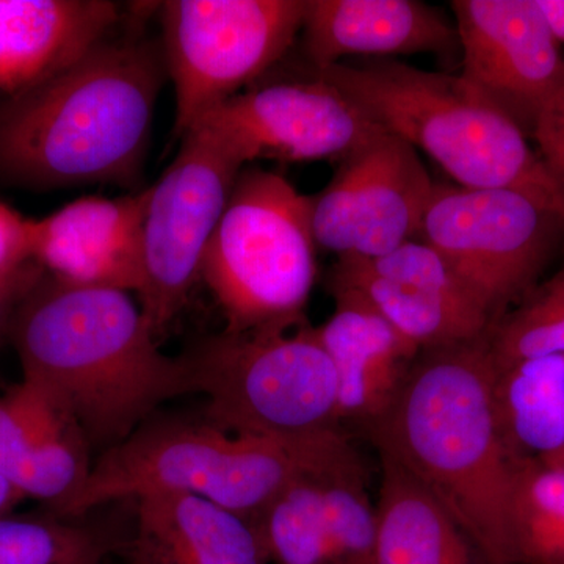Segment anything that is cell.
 <instances>
[{
  "label": "cell",
  "mask_w": 564,
  "mask_h": 564,
  "mask_svg": "<svg viewBox=\"0 0 564 564\" xmlns=\"http://www.w3.org/2000/svg\"><path fill=\"white\" fill-rule=\"evenodd\" d=\"M494 381L489 332L422 350L369 432L380 455L400 464L443 505L485 564H513L516 459L497 422Z\"/></svg>",
  "instance_id": "6da1fadb"
},
{
  "label": "cell",
  "mask_w": 564,
  "mask_h": 564,
  "mask_svg": "<svg viewBox=\"0 0 564 564\" xmlns=\"http://www.w3.org/2000/svg\"><path fill=\"white\" fill-rule=\"evenodd\" d=\"M132 295L46 273L9 333L22 378L44 386L76 415L90 444L107 448L163 403L195 393L187 359L162 352Z\"/></svg>",
  "instance_id": "7a4b0ae2"
},
{
  "label": "cell",
  "mask_w": 564,
  "mask_h": 564,
  "mask_svg": "<svg viewBox=\"0 0 564 564\" xmlns=\"http://www.w3.org/2000/svg\"><path fill=\"white\" fill-rule=\"evenodd\" d=\"M161 46L111 33L80 61L0 104V180L21 187L131 185L165 79Z\"/></svg>",
  "instance_id": "3957f363"
},
{
  "label": "cell",
  "mask_w": 564,
  "mask_h": 564,
  "mask_svg": "<svg viewBox=\"0 0 564 564\" xmlns=\"http://www.w3.org/2000/svg\"><path fill=\"white\" fill-rule=\"evenodd\" d=\"M367 120L425 152L459 187L524 193L564 223V195L524 129L462 76L393 61L314 68Z\"/></svg>",
  "instance_id": "277c9868"
},
{
  "label": "cell",
  "mask_w": 564,
  "mask_h": 564,
  "mask_svg": "<svg viewBox=\"0 0 564 564\" xmlns=\"http://www.w3.org/2000/svg\"><path fill=\"white\" fill-rule=\"evenodd\" d=\"M350 443L340 430L302 441L234 434L210 422L150 419L93 463L80 491L55 516L151 494H187L254 522L293 478Z\"/></svg>",
  "instance_id": "5b68a950"
},
{
  "label": "cell",
  "mask_w": 564,
  "mask_h": 564,
  "mask_svg": "<svg viewBox=\"0 0 564 564\" xmlns=\"http://www.w3.org/2000/svg\"><path fill=\"white\" fill-rule=\"evenodd\" d=\"M206 421L225 432L302 441L340 430L339 383L306 318L223 332L185 355Z\"/></svg>",
  "instance_id": "8992f818"
},
{
  "label": "cell",
  "mask_w": 564,
  "mask_h": 564,
  "mask_svg": "<svg viewBox=\"0 0 564 564\" xmlns=\"http://www.w3.org/2000/svg\"><path fill=\"white\" fill-rule=\"evenodd\" d=\"M310 196L280 174L242 170L206 256L202 280L245 333L304 321L317 278Z\"/></svg>",
  "instance_id": "52a82bcc"
},
{
  "label": "cell",
  "mask_w": 564,
  "mask_h": 564,
  "mask_svg": "<svg viewBox=\"0 0 564 564\" xmlns=\"http://www.w3.org/2000/svg\"><path fill=\"white\" fill-rule=\"evenodd\" d=\"M306 0H169L159 6L162 55L176 96L174 132L248 90L302 32Z\"/></svg>",
  "instance_id": "ba28073f"
},
{
  "label": "cell",
  "mask_w": 564,
  "mask_h": 564,
  "mask_svg": "<svg viewBox=\"0 0 564 564\" xmlns=\"http://www.w3.org/2000/svg\"><path fill=\"white\" fill-rule=\"evenodd\" d=\"M172 165L147 188L141 225V311L155 339L182 313L245 163L206 122L182 137Z\"/></svg>",
  "instance_id": "9c48e42d"
},
{
  "label": "cell",
  "mask_w": 564,
  "mask_h": 564,
  "mask_svg": "<svg viewBox=\"0 0 564 564\" xmlns=\"http://www.w3.org/2000/svg\"><path fill=\"white\" fill-rule=\"evenodd\" d=\"M560 218L524 193L434 185L419 240L440 252L492 325L530 291Z\"/></svg>",
  "instance_id": "30bf717a"
},
{
  "label": "cell",
  "mask_w": 564,
  "mask_h": 564,
  "mask_svg": "<svg viewBox=\"0 0 564 564\" xmlns=\"http://www.w3.org/2000/svg\"><path fill=\"white\" fill-rule=\"evenodd\" d=\"M434 185L406 141L378 132L310 196L315 243L339 258L373 259L417 239Z\"/></svg>",
  "instance_id": "8fae6325"
},
{
  "label": "cell",
  "mask_w": 564,
  "mask_h": 564,
  "mask_svg": "<svg viewBox=\"0 0 564 564\" xmlns=\"http://www.w3.org/2000/svg\"><path fill=\"white\" fill-rule=\"evenodd\" d=\"M199 122L220 133L245 165L340 162L383 131L314 68L306 79L254 84Z\"/></svg>",
  "instance_id": "7c38bea8"
},
{
  "label": "cell",
  "mask_w": 564,
  "mask_h": 564,
  "mask_svg": "<svg viewBox=\"0 0 564 564\" xmlns=\"http://www.w3.org/2000/svg\"><path fill=\"white\" fill-rule=\"evenodd\" d=\"M252 524L274 564H373L375 505L352 445L293 478Z\"/></svg>",
  "instance_id": "4fadbf2b"
},
{
  "label": "cell",
  "mask_w": 564,
  "mask_h": 564,
  "mask_svg": "<svg viewBox=\"0 0 564 564\" xmlns=\"http://www.w3.org/2000/svg\"><path fill=\"white\" fill-rule=\"evenodd\" d=\"M463 73L522 129L564 79L558 41L536 0H455Z\"/></svg>",
  "instance_id": "5bb4252c"
},
{
  "label": "cell",
  "mask_w": 564,
  "mask_h": 564,
  "mask_svg": "<svg viewBox=\"0 0 564 564\" xmlns=\"http://www.w3.org/2000/svg\"><path fill=\"white\" fill-rule=\"evenodd\" d=\"M329 284L361 296L421 350L477 339L492 326L440 252L419 239L380 258H339Z\"/></svg>",
  "instance_id": "9a60e30c"
},
{
  "label": "cell",
  "mask_w": 564,
  "mask_h": 564,
  "mask_svg": "<svg viewBox=\"0 0 564 564\" xmlns=\"http://www.w3.org/2000/svg\"><path fill=\"white\" fill-rule=\"evenodd\" d=\"M147 191L87 196L32 220V259L55 280L135 295Z\"/></svg>",
  "instance_id": "2e32d148"
},
{
  "label": "cell",
  "mask_w": 564,
  "mask_h": 564,
  "mask_svg": "<svg viewBox=\"0 0 564 564\" xmlns=\"http://www.w3.org/2000/svg\"><path fill=\"white\" fill-rule=\"evenodd\" d=\"M90 445L76 415L36 381L22 378L0 395V474L25 499L68 502L90 475Z\"/></svg>",
  "instance_id": "e0dca14e"
},
{
  "label": "cell",
  "mask_w": 564,
  "mask_h": 564,
  "mask_svg": "<svg viewBox=\"0 0 564 564\" xmlns=\"http://www.w3.org/2000/svg\"><path fill=\"white\" fill-rule=\"evenodd\" d=\"M120 22L109 0H0V93L14 98L58 76Z\"/></svg>",
  "instance_id": "ac0fdd59"
},
{
  "label": "cell",
  "mask_w": 564,
  "mask_h": 564,
  "mask_svg": "<svg viewBox=\"0 0 564 564\" xmlns=\"http://www.w3.org/2000/svg\"><path fill=\"white\" fill-rule=\"evenodd\" d=\"M303 44L313 68L351 55L447 54L455 25L417 0H306Z\"/></svg>",
  "instance_id": "d6986e66"
},
{
  "label": "cell",
  "mask_w": 564,
  "mask_h": 564,
  "mask_svg": "<svg viewBox=\"0 0 564 564\" xmlns=\"http://www.w3.org/2000/svg\"><path fill=\"white\" fill-rule=\"evenodd\" d=\"M135 502L126 564H269L261 534L242 516L202 497L151 494Z\"/></svg>",
  "instance_id": "ffe728a7"
},
{
  "label": "cell",
  "mask_w": 564,
  "mask_h": 564,
  "mask_svg": "<svg viewBox=\"0 0 564 564\" xmlns=\"http://www.w3.org/2000/svg\"><path fill=\"white\" fill-rule=\"evenodd\" d=\"M332 293L334 313L317 333L336 370L340 419L369 426L391 406L422 350L355 292Z\"/></svg>",
  "instance_id": "44dd1931"
},
{
  "label": "cell",
  "mask_w": 564,
  "mask_h": 564,
  "mask_svg": "<svg viewBox=\"0 0 564 564\" xmlns=\"http://www.w3.org/2000/svg\"><path fill=\"white\" fill-rule=\"evenodd\" d=\"M381 456L373 564H477L470 541L433 494Z\"/></svg>",
  "instance_id": "7402d4cb"
},
{
  "label": "cell",
  "mask_w": 564,
  "mask_h": 564,
  "mask_svg": "<svg viewBox=\"0 0 564 564\" xmlns=\"http://www.w3.org/2000/svg\"><path fill=\"white\" fill-rule=\"evenodd\" d=\"M494 404L514 459H544L564 448V355L496 369Z\"/></svg>",
  "instance_id": "603a6c76"
},
{
  "label": "cell",
  "mask_w": 564,
  "mask_h": 564,
  "mask_svg": "<svg viewBox=\"0 0 564 564\" xmlns=\"http://www.w3.org/2000/svg\"><path fill=\"white\" fill-rule=\"evenodd\" d=\"M513 564H564V470L516 459L510 497Z\"/></svg>",
  "instance_id": "cb8c5ba5"
},
{
  "label": "cell",
  "mask_w": 564,
  "mask_h": 564,
  "mask_svg": "<svg viewBox=\"0 0 564 564\" xmlns=\"http://www.w3.org/2000/svg\"><path fill=\"white\" fill-rule=\"evenodd\" d=\"M124 536L52 513L0 518V564H110Z\"/></svg>",
  "instance_id": "d4e9b609"
},
{
  "label": "cell",
  "mask_w": 564,
  "mask_h": 564,
  "mask_svg": "<svg viewBox=\"0 0 564 564\" xmlns=\"http://www.w3.org/2000/svg\"><path fill=\"white\" fill-rule=\"evenodd\" d=\"M496 369L543 356L564 355V267L489 328Z\"/></svg>",
  "instance_id": "484cf974"
},
{
  "label": "cell",
  "mask_w": 564,
  "mask_h": 564,
  "mask_svg": "<svg viewBox=\"0 0 564 564\" xmlns=\"http://www.w3.org/2000/svg\"><path fill=\"white\" fill-rule=\"evenodd\" d=\"M532 131L541 161L564 195V79L538 111Z\"/></svg>",
  "instance_id": "4316f807"
},
{
  "label": "cell",
  "mask_w": 564,
  "mask_h": 564,
  "mask_svg": "<svg viewBox=\"0 0 564 564\" xmlns=\"http://www.w3.org/2000/svg\"><path fill=\"white\" fill-rule=\"evenodd\" d=\"M32 259V220L0 203V276Z\"/></svg>",
  "instance_id": "83f0119b"
},
{
  "label": "cell",
  "mask_w": 564,
  "mask_h": 564,
  "mask_svg": "<svg viewBox=\"0 0 564 564\" xmlns=\"http://www.w3.org/2000/svg\"><path fill=\"white\" fill-rule=\"evenodd\" d=\"M44 276L46 272L35 261L0 276V337L9 336L11 323L22 302Z\"/></svg>",
  "instance_id": "f1b7e54d"
},
{
  "label": "cell",
  "mask_w": 564,
  "mask_h": 564,
  "mask_svg": "<svg viewBox=\"0 0 564 564\" xmlns=\"http://www.w3.org/2000/svg\"><path fill=\"white\" fill-rule=\"evenodd\" d=\"M558 43H564V0H536Z\"/></svg>",
  "instance_id": "f546056e"
},
{
  "label": "cell",
  "mask_w": 564,
  "mask_h": 564,
  "mask_svg": "<svg viewBox=\"0 0 564 564\" xmlns=\"http://www.w3.org/2000/svg\"><path fill=\"white\" fill-rule=\"evenodd\" d=\"M24 499V494L0 474V518L10 516L11 510H14Z\"/></svg>",
  "instance_id": "4dcf8cb0"
},
{
  "label": "cell",
  "mask_w": 564,
  "mask_h": 564,
  "mask_svg": "<svg viewBox=\"0 0 564 564\" xmlns=\"http://www.w3.org/2000/svg\"><path fill=\"white\" fill-rule=\"evenodd\" d=\"M543 462L564 470V448L563 451L556 452L555 455L547 456Z\"/></svg>",
  "instance_id": "1f68e13d"
}]
</instances>
